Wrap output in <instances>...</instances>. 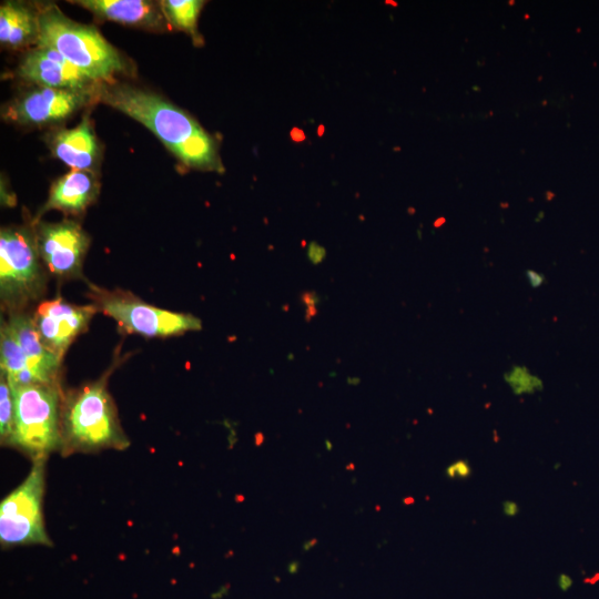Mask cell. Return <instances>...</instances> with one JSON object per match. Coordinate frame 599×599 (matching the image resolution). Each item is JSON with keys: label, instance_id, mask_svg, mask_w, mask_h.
I'll use <instances>...</instances> for the list:
<instances>
[{"label": "cell", "instance_id": "6", "mask_svg": "<svg viewBox=\"0 0 599 599\" xmlns=\"http://www.w3.org/2000/svg\"><path fill=\"white\" fill-rule=\"evenodd\" d=\"M88 296L99 312L112 317L122 332L146 337H169L202 328L200 318L156 307L129 291L106 290L88 283Z\"/></svg>", "mask_w": 599, "mask_h": 599}, {"label": "cell", "instance_id": "8", "mask_svg": "<svg viewBox=\"0 0 599 599\" xmlns=\"http://www.w3.org/2000/svg\"><path fill=\"white\" fill-rule=\"evenodd\" d=\"M33 231L39 255L49 273L60 280L84 278L82 268L90 240L78 223L39 221Z\"/></svg>", "mask_w": 599, "mask_h": 599}, {"label": "cell", "instance_id": "11", "mask_svg": "<svg viewBox=\"0 0 599 599\" xmlns=\"http://www.w3.org/2000/svg\"><path fill=\"white\" fill-rule=\"evenodd\" d=\"M19 75L43 88L88 92L92 83L57 51L38 47L30 51L19 67Z\"/></svg>", "mask_w": 599, "mask_h": 599}, {"label": "cell", "instance_id": "18", "mask_svg": "<svg viewBox=\"0 0 599 599\" xmlns=\"http://www.w3.org/2000/svg\"><path fill=\"white\" fill-rule=\"evenodd\" d=\"M203 6L199 0H165L161 9L166 20L176 29L194 34L196 22Z\"/></svg>", "mask_w": 599, "mask_h": 599}, {"label": "cell", "instance_id": "26", "mask_svg": "<svg viewBox=\"0 0 599 599\" xmlns=\"http://www.w3.org/2000/svg\"><path fill=\"white\" fill-rule=\"evenodd\" d=\"M317 544V539H311V540H306L304 544H303V550L306 551V550H309L312 549L315 545Z\"/></svg>", "mask_w": 599, "mask_h": 599}, {"label": "cell", "instance_id": "25", "mask_svg": "<svg viewBox=\"0 0 599 599\" xmlns=\"http://www.w3.org/2000/svg\"><path fill=\"white\" fill-rule=\"evenodd\" d=\"M557 583L561 591H567L572 586V579L566 573H560L558 576Z\"/></svg>", "mask_w": 599, "mask_h": 599}, {"label": "cell", "instance_id": "4", "mask_svg": "<svg viewBox=\"0 0 599 599\" xmlns=\"http://www.w3.org/2000/svg\"><path fill=\"white\" fill-rule=\"evenodd\" d=\"M14 397V432L11 446L32 460H45L61 447L60 383H34L11 387Z\"/></svg>", "mask_w": 599, "mask_h": 599}, {"label": "cell", "instance_id": "14", "mask_svg": "<svg viewBox=\"0 0 599 599\" xmlns=\"http://www.w3.org/2000/svg\"><path fill=\"white\" fill-rule=\"evenodd\" d=\"M54 155L73 170H91L97 161L98 145L87 119L75 128L60 131L52 140Z\"/></svg>", "mask_w": 599, "mask_h": 599}, {"label": "cell", "instance_id": "23", "mask_svg": "<svg viewBox=\"0 0 599 599\" xmlns=\"http://www.w3.org/2000/svg\"><path fill=\"white\" fill-rule=\"evenodd\" d=\"M501 511L506 517L512 518L519 514L520 508L516 501L508 499V500L502 501Z\"/></svg>", "mask_w": 599, "mask_h": 599}, {"label": "cell", "instance_id": "20", "mask_svg": "<svg viewBox=\"0 0 599 599\" xmlns=\"http://www.w3.org/2000/svg\"><path fill=\"white\" fill-rule=\"evenodd\" d=\"M504 379L516 396L535 394L544 388L542 380L526 366H512L504 374Z\"/></svg>", "mask_w": 599, "mask_h": 599}, {"label": "cell", "instance_id": "13", "mask_svg": "<svg viewBox=\"0 0 599 599\" xmlns=\"http://www.w3.org/2000/svg\"><path fill=\"white\" fill-rule=\"evenodd\" d=\"M98 182L93 174L88 171L72 170L57 180L49 193V197L39 210L34 221L51 210L62 211L68 214L83 212L97 197Z\"/></svg>", "mask_w": 599, "mask_h": 599}, {"label": "cell", "instance_id": "1", "mask_svg": "<svg viewBox=\"0 0 599 599\" xmlns=\"http://www.w3.org/2000/svg\"><path fill=\"white\" fill-rule=\"evenodd\" d=\"M98 93L101 101L150 129L184 164L219 169L214 141L181 109L130 85H102Z\"/></svg>", "mask_w": 599, "mask_h": 599}, {"label": "cell", "instance_id": "22", "mask_svg": "<svg viewBox=\"0 0 599 599\" xmlns=\"http://www.w3.org/2000/svg\"><path fill=\"white\" fill-rule=\"evenodd\" d=\"M526 277H527V281H528L529 285L532 288L540 287L546 281L545 275L542 273H539V272L534 271V270H527L526 271Z\"/></svg>", "mask_w": 599, "mask_h": 599}, {"label": "cell", "instance_id": "2", "mask_svg": "<svg viewBox=\"0 0 599 599\" xmlns=\"http://www.w3.org/2000/svg\"><path fill=\"white\" fill-rule=\"evenodd\" d=\"M113 368H108L99 379L63 394L60 447L63 455L122 450L130 445L108 390Z\"/></svg>", "mask_w": 599, "mask_h": 599}, {"label": "cell", "instance_id": "10", "mask_svg": "<svg viewBox=\"0 0 599 599\" xmlns=\"http://www.w3.org/2000/svg\"><path fill=\"white\" fill-rule=\"evenodd\" d=\"M87 93L41 87L18 99L8 113L20 123L59 121L81 108L87 101Z\"/></svg>", "mask_w": 599, "mask_h": 599}, {"label": "cell", "instance_id": "17", "mask_svg": "<svg viewBox=\"0 0 599 599\" xmlns=\"http://www.w3.org/2000/svg\"><path fill=\"white\" fill-rule=\"evenodd\" d=\"M0 373L7 377L12 388L38 383L26 355L3 318L0 327Z\"/></svg>", "mask_w": 599, "mask_h": 599}, {"label": "cell", "instance_id": "5", "mask_svg": "<svg viewBox=\"0 0 599 599\" xmlns=\"http://www.w3.org/2000/svg\"><path fill=\"white\" fill-rule=\"evenodd\" d=\"M38 252L33 229L3 227L0 232V301L8 315L21 313L41 298L47 272Z\"/></svg>", "mask_w": 599, "mask_h": 599}, {"label": "cell", "instance_id": "9", "mask_svg": "<svg viewBox=\"0 0 599 599\" xmlns=\"http://www.w3.org/2000/svg\"><path fill=\"white\" fill-rule=\"evenodd\" d=\"M98 312L93 303L75 305L57 297L41 302L32 314V319L42 343L63 359L70 345L87 331Z\"/></svg>", "mask_w": 599, "mask_h": 599}, {"label": "cell", "instance_id": "19", "mask_svg": "<svg viewBox=\"0 0 599 599\" xmlns=\"http://www.w3.org/2000/svg\"><path fill=\"white\" fill-rule=\"evenodd\" d=\"M14 397L7 377L0 373V439L11 446L14 432Z\"/></svg>", "mask_w": 599, "mask_h": 599}, {"label": "cell", "instance_id": "3", "mask_svg": "<svg viewBox=\"0 0 599 599\" xmlns=\"http://www.w3.org/2000/svg\"><path fill=\"white\" fill-rule=\"evenodd\" d=\"M37 14L39 47L57 51L93 82H109L124 69L118 51L94 28L71 21L57 7Z\"/></svg>", "mask_w": 599, "mask_h": 599}, {"label": "cell", "instance_id": "12", "mask_svg": "<svg viewBox=\"0 0 599 599\" xmlns=\"http://www.w3.org/2000/svg\"><path fill=\"white\" fill-rule=\"evenodd\" d=\"M6 321L26 355L31 372L38 383H60L62 359L42 343L35 329L32 315L24 312L16 313L9 315Z\"/></svg>", "mask_w": 599, "mask_h": 599}, {"label": "cell", "instance_id": "15", "mask_svg": "<svg viewBox=\"0 0 599 599\" xmlns=\"http://www.w3.org/2000/svg\"><path fill=\"white\" fill-rule=\"evenodd\" d=\"M95 16L125 24L155 28L162 23V9L143 0H81L75 1Z\"/></svg>", "mask_w": 599, "mask_h": 599}, {"label": "cell", "instance_id": "16", "mask_svg": "<svg viewBox=\"0 0 599 599\" xmlns=\"http://www.w3.org/2000/svg\"><path fill=\"white\" fill-rule=\"evenodd\" d=\"M38 14L17 2L3 3L0 8V41L10 47H20L38 38Z\"/></svg>", "mask_w": 599, "mask_h": 599}, {"label": "cell", "instance_id": "24", "mask_svg": "<svg viewBox=\"0 0 599 599\" xmlns=\"http://www.w3.org/2000/svg\"><path fill=\"white\" fill-rule=\"evenodd\" d=\"M325 250L318 244L312 243L308 247V257L314 262L318 263L324 258Z\"/></svg>", "mask_w": 599, "mask_h": 599}, {"label": "cell", "instance_id": "7", "mask_svg": "<svg viewBox=\"0 0 599 599\" xmlns=\"http://www.w3.org/2000/svg\"><path fill=\"white\" fill-rule=\"evenodd\" d=\"M45 460H33L24 480L0 502V542L2 547L51 546L43 519Z\"/></svg>", "mask_w": 599, "mask_h": 599}, {"label": "cell", "instance_id": "21", "mask_svg": "<svg viewBox=\"0 0 599 599\" xmlns=\"http://www.w3.org/2000/svg\"><path fill=\"white\" fill-rule=\"evenodd\" d=\"M471 474L473 468L467 459H457L445 469V475L449 479H468Z\"/></svg>", "mask_w": 599, "mask_h": 599}]
</instances>
